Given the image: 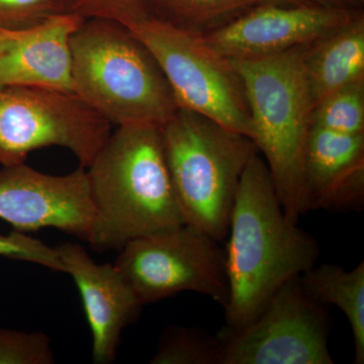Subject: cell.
<instances>
[{"label": "cell", "mask_w": 364, "mask_h": 364, "mask_svg": "<svg viewBox=\"0 0 364 364\" xmlns=\"http://www.w3.org/2000/svg\"><path fill=\"white\" fill-rule=\"evenodd\" d=\"M228 235L225 329L240 330L263 312L280 287L315 267L320 246L284 214L259 153L241 177Z\"/></svg>", "instance_id": "obj_1"}, {"label": "cell", "mask_w": 364, "mask_h": 364, "mask_svg": "<svg viewBox=\"0 0 364 364\" xmlns=\"http://www.w3.org/2000/svg\"><path fill=\"white\" fill-rule=\"evenodd\" d=\"M95 208L90 239L97 250L186 224L170 176L161 128L117 127L86 170Z\"/></svg>", "instance_id": "obj_2"}, {"label": "cell", "mask_w": 364, "mask_h": 364, "mask_svg": "<svg viewBox=\"0 0 364 364\" xmlns=\"http://www.w3.org/2000/svg\"><path fill=\"white\" fill-rule=\"evenodd\" d=\"M73 92L117 127H161L178 111L152 52L128 26L85 18L71 37Z\"/></svg>", "instance_id": "obj_3"}, {"label": "cell", "mask_w": 364, "mask_h": 364, "mask_svg": "<svg viewBox=\"0 0 364 364\" xmlns=\"http://www.w3.org/2000/svg\"><path fill=\"white\" fill-rule=\"evenodd\" d=\"M306 46L267 58L229 61L245 90L252 141L264 157L284 214L296 224L305 215L304 162L313 126Z\"/></svg>", "instance_id": "obj_4"}, {"label": "cell", "mask_w": 364, "mask_h": 364, "mask_svg": "<svg viewBox=\"0 0 364 364\" xmlns=\"http://www.w3.org/2000/svg\"><path fill=\"white\" fill-rule=\"evenodd\" d=\"M160 128L184 223L224 240L241 177L257 147L248 136L186 109Z\"/></svg>", "instance_id": "obj_5"}, {"label": "cell", "mask_w": 364, "mask_h": 364, "mask_svg": "<svg viewBox=\"0 0 364 364\" xmlns=\"http://www.w3.org/2000/svg\"><path fill=\"white\" fill-rule=\"evenodd\" d=\"M127 26L154 55L179 109L202 114L252 140V122L241 78L203 35L155 16Z\"/></svg>", "instance_id": "obj_6"}, {"label": "cell", "mask_w": 364, "mask_h": 364, "mask_svg": "<svg viewBox=\"0 0 364 364\" xmlns=\"http://www.w3.org/2000/svg\"><path fill=\"white\" fill-rule=\"evenodd\" d=\"M112 124L74 92L0 86V165L25 163L33 151L61 147L87 168Z\"/></svg>", "instance_id": "obj_7"}, {"label": "cell", "mask_w": 364, "mask_h": 364, "mask_svg": "<svg viewBox=\"0 0 364 364\" xmlns=\"http://www.w3.org/2000/svg\"><path fill=\"white\" fill-rule=\"evenodd\" d=\"M114 262L143 305L181 291L205 294L226 306V253L214 238L182 225L127 243Z\"/></svg>", "instance_id": "obj_8"}, {"label": "cell", "mask_w": 364, "mask_h": 364, "mask_svg": "<svg viewBox=\"0 0 364 364\" xmlns=\"http://www.w3.org/2000/svg\"><path fill=\"white\" fill-rule=\"evenodd\" d=\"M221 364H332L322 305L306 296L299 277L273 296L252 323L223 329Z\"/></svg>", "instance_id": "obj_9"}, {"label": "cell", "mask_w": 364, "mask_h": 364, "mask_svg": "<svg viewBox=\"0 0 364 364\" xmlns=\"http://www.w3.org/2000/svg\"><path fill=\"white\" fill-rule=\"evenodd\" d=\"M0 219L16 232L56 228L90 241L95 208L83 167L66 176H50L25 163L0 170Z\"/></svg>", "instance_id": "obj_10"}, {"label": "cell", "mask_w": 364, "mask_h": 364, "mask_svg": "<svg viewBox=\"0 0 364 364\" xmlns=\"http://www.w3.org/2000/svg\"><path fill=\"white\" fill-rule=\"evenodd\" d=\"M358 13L316 4H258L203 38L228 61L263 59L312 44Z\"/></svg>", "instance_id": "obj_11"}, {"label": "cell", "mask_w": 364, "mask_h": 364, "mask_svg": "<svg viewBox=\"0 0 364 364\" xmlns=\"http://www.w3.org/2000/svg\"><path fill=\"white\" fill-rule=\"evenodd\" d=\"M64 267L77 284L92 333V358L112 363L122 332L140 315L144 306L114 264H98L80 244L55 247Z\"/></svg>", "instance_id": "obj_12"}, {"label": "cell", "mask_w": 364, "mask_h": 364, "mask_svg": "<svg viewBox=\"0 0 364 364\" xmlns=\"http://www.w3.org/2000/svg\"><path fill=\"white\" fill-rule=\"evenodd\" d=\"M364 200V134L312 126L304 162V213L355 210Z\"/></svg>", "instance_id": "obj_13"}, {"label": "cell", "mask_w": 364, "mask_h": 364, "mask_svg": "<svg viewBox=\"0 0 364 364\" xmlns=\"http://www.w3.org/2000/svg\"><path fill=\"white\" fill-rule=\"evenodd\" d=\"M85 20L63 14L26 28L0 58V86L73 92L71 37Z\"/></svg>", "instance_id": "obj_14"}, {"label": "cell", "mask_w": 364, "mask_h": 364, "mask_svg": "<svg viewBox=\"0 0 364 364\" xmlns=\"http://www.w3.org/2000/svg\"><path fill=\"white\" fill-rule=\"evenodd\" d=\"M305 72L314 107L334 91L364 80V13L306 46Z\"/></svg>", "instance_id": "obj_15"}, {"label": "cell", "mask_w": 364, "mask_h": 364, "mask_svg": "<svg viewBox=\"0 0 364 364\" xmlns=\"http://www.w3.org/2000/svg\"><path fill=\"white\" fill-rule=\"evenodd\" d=\"M306 296L316 303L336 306L353 334L355 363H364V262L352 270L335 264L312 267L299 277Z\"/></svg>", "instance_id": "obj_16"}, {"label": "cell", "mask_w": 364, "mask_h": 364, "mask_svg": "<svg viewBox=\"0 0 364 364\" xmlns=\"http://www.w3.org/2000/svg\"><path fill=\"white\" fill-rule=\"evenodd\" d=\"M256 4L257 0H153V16L205 35Z\"/></svg>", "instance_id": "obj_17"}, {"label": "cell", "mask_w": 364, "mask_h": 364, "mask_svg": "<svg viewBox=\"0 0 364 364\" xmlns=\"http://www.w3.org/2000/svg\"><path fill=\"white\" fill-rule=\"evenodd\" d=\"M151 363L221 364V341L193 328L170 327L162 335Z\"/></svg>", "instance_id": "obj_18"}, {"label": "cell", "mask_w": 364, "mask_h": 364, "mask_svg": "<svg viewBox=\"0 0 364 364\" xmlns=\"http://www.w3.org/2000/svg\"><path fill=\"white\" fill-rule=\"evenodd\" d=\"M313 126L337 133L364 134V80L323 98L314 107Z\"/></svg>", "instance_id": "obj_19"}, {"label": "cell", "mask_w": 364, "mask_h": 364, "mask_svg": "<svg viewBox=\"0 0 364 364\" xmlns=\"http://www.w3.org/2000/svg\"><path fill=\"white\" fill-rule=\"evenodd\" d=\"M69 14H77L75 0H0V26L11 30L33 28Z\"/></svg>", "instance_id": "obj_20"}, {"label": "cell", "mask_w": 364, "mask_h": 364, "mask_svg": "<svg viewBox=\"0 0 364 364\" xmlns=\"http://www.w3.org/2000/svg\"><path fill=\"white\" fill-rule=\"evenodd\" d=\"M51 340L44 333L0 328V364H53Z\"/></svg>", "instance_id": "obj_21"}, {"label": "cell", "mask_w": 364, "mask_h": 364, "mask_svg": "<svg viewBox=\"0 0 364 364\" xmlns=\"http://www.w3.org/2000/svg\"><path fill=\"white\" fill-rule=\"evenodd\" d=\"M76 13L85 18H107L130 26L153 16V0H75Z\"/></svg>", "instance_id": "obj_22"}, {"label": "cell", "mask_w": 364, "mask_h": 364, "mask_svg": "<svg viewBox=\"0 0 364 364\" xmlns=\"http://www.w3.org/2000/svg\"><path fill=\"white\" fill-rule=\"evenodd\" d=\"M0 256L36 263L53 272H64V267L56 249L20 232L0 234Z\"/></svg>", "instance_id": "obj_23"}, {"label": "cell", "mask_w": 364, "mask_h": 364, "mask_svg": "<svg viewBox=\"0 0 364 364\" xmlns=\"http://www.w3.org/2000/svg\"><path fill=\"white\" fill-rule=\"evenodd\" d=\"M316 6L347 11H363L364 0H310Z\"/></svg>", "instance_id": "obj_24"}, {"label": "cell", "mask_w": 364, "mask_h": 364, "mask_svg": "<svg viewBox=\"0 0 364 364\" xmlns=\"http://www.w3.org/2000/svg\"><path fill=\"white\" fill-rule=\"evenodd\" d=\"M25 30H11L0 26V58L4 56L9 48L13 47L23 37Z\"/></svg>", "instance_id": "obj_25"}, {"label": "cell", "mask_w": 364, "mask_h": 364, "mask_svg": "<svg viewBox=\"0 0 364 364\" xmlns=\"http://www.w3.org/2000/svg\"><path fill=\"white\" fill-rule=\"evenodd\" d=\"M258 4H313L310 0H257Z\"/></svg>", "instance_id": "obj_26"}]
</instances>
